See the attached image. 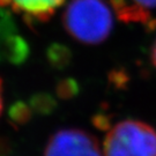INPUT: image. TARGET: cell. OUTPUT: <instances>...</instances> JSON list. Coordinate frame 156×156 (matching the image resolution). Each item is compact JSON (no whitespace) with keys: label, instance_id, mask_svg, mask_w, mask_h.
I'll return each instance as SVG.
<instances>
[{"label":"cell","instance_id":"obj_1","mask_svg":"<svg viewBox=\"0 0 156 156\" xmlns=\"http://www.w3.org/2000/svg\"><path fill=\"white\" fill-rule=\"evenodd\" d=\"M62 24L80 43L101 44L113 29L112 9L105 0H69L62 14Z\"/></svg>","mask_w":156,"mask_h":156},{"label":"cell","instance_id":"obj_2","mask_svg":"<svg viewBox=\"0 0 156 156\" xmlns=\"http://www.w3.org/2000/svg\"><path fill=\"white\" fill-rule=\"evenodd\" d=\"M104 156H156V129L135 119L117 123L106 133Z\"/></svg>","mask_w":156,"mask_h":156},{"label":"cell","instance_id":"obj_3","mask_svg":"<svg viewBox=\"0 0 156 156\" xmlns=\"http://www.w3.org/2000/svg\"><path fill=\"white\" fill-rule=\"evenodd\" d=\"M44 156H104L97 138L80 128L57 131L48 140Z\"/></svg>","mask_w":156,"mask_h":156},{"label":"cell","instance_id":"obj_4","mask_svg":"<svg viewBox=\"0 0 156 156\" xmlns=\"http://www.w3.org/2000/svg\"><path fill=\"white\" fill-rule=\"evenodd\" d=\"M65 0H0V6H8L30 21L49 20Z\"/></svg>","mask_w":156,"mask_h":156},{"label":"cell","instance_id":"obj_5","mask_svg":"<svg viewBox=\"0 0 156 156\" xmlns=\"http://www.w3.org/2000/svg\"><path fill=\"white\" fill-rule=\"evenodd\" d=\"M111 6L120 20L144 22L156 9V0H111Z\"/></svg>","mask_w":156,"mask_h":156},{"label":"cell","instance_id":"obj_6","mask_svg":"<svg viewBox=\"0 0 156 156\" xmlns=\"http://www.w3.org/2000/svg\"><path fill=\"white\" fill-rule=\"evenodd\" d=\"M151 62H153V65L156 68V41L154 42L153 49H151Z\"/></svg>","mask_w":156,"mask_h":156},{"label":"cell","instance_id":"obj_7","mask_svg":"<svg viewBox=\"0 0 156 156\" xmlns=\"http://www.w3.org/2000/svg\"><path fill=\"white\" fill-rule=\"evenodd\" d=\"M2 112V81L0 79V115Z\"/></svg>","mask_w":156,"mask_h":156}]
</instances>
